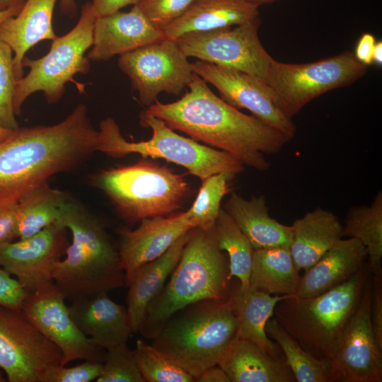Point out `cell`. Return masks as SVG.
<instances>
[{"label":"cell","mask_w":382,"mask_h":382,"mask_svg":"<svg viewBox=\"0 0 382 382\" xmlns=\"http://www.w3.org/2000/svg\"><path fill=\"white\" fill-rule=\"evenodd\" d=\"M188 88L178 100L162 103L157 100L144 111L171 129L226 151L260 171L271 166L266 156L279 153L290 141L279 130L218 97L196 74Z\"/></svg>","instance_id":"6da1fadb"},{"label":"cell","mask_w":382,"mask_h":382,"mask_svg":"<svg viewBox=\"0 0 382 382\" xmlns=\"http://www.w3.org/2000/svg\"><path fill=\"white\" fill-rule=\"evenodd\" d=\"M98 137L82 103L57 124L19 127L0 143V197L18 199L52 175L77 168L98 151Z\"/></svg>","instance_id":"7a4b0ae2"},{"label":"cell","mask_w":382,"mask_h":382,"mask_svg":"<svg viewBox=\"0 0 382 382\" xmlns=\"http://www.w3.org/2000/svg\"><path fill=\"white\" fill-rule=\"evenodd\" d=\"M57 224L71 233L65 257L52 272L53 282L66 299L74 302L124 285L118 248L93 214L69 196Z\"/></svg>","instance_id":"3957f363"},{"label":"cell","mask_w":382,"mask_h":382,"mask_svg":"<svg viewBox=\"0 0 382 382\" xmlns=\"http://www.w3.org/2000/svg\"><path fill=\"white\" fill-rule=\"evenodd\" d=\"M214 225L192 229L168 282L149 304L140 331L153 333L195 303L228 298V262L218 245Z\"/></svg>","instance_id":"277c9868"},{"label":"cell","mask_w":382,"mask_h":382,"mask_svg":"<svg viewBox=\"0 0 382 382\" xmlns=\"http://www.w3.org/2000/svg\"><path fill=\"white\" fill-rule=\"evenodd\" d=\"M229 296L195 303L175 313L152 333L153 344L195 378L218 365L236 337Z\"/></svg>","instance_id":"5b68a950"},{"label":"cell","mask_w":382,"mask_h":382,"mask_svg":"<svg viewBox=\"0 0 382 382\" xmlns=\"http://www.w3.org/2000/svg\"><path fill=\"white\" fill-rule=\"evenodd\" d=\"M368 279L364 266L347 281L318 296H288L277 304L273 317L306 352L326 363Z\"/></svg>","instance_id":"8992f818"},{"label":"cell","mask_w":382,"mask_h":382,"mask_svg":"<svg viewBox=\"0 0 382 382\" xmlns=\"http://www.w3.org/2000/svg\"><path fill=\"white\" fill-rule=\"evenodd\" d=\"M91 180L129 224L177 213L193 193L184 175L145 158L102 170Z\"/></svg>","instance_id":"52a82bcc"},{"label":"cell","mask_w":382,"mask_h":382,"mask_svg":"<svg viewBox=\"0 0 382 382\" xmlns=\"http://www.w3.org/2000/svg\"><path fill=\"white\" fill-rule=\"evenodd\" d=\"M139 118L141 127L151 129L149 139L127 141L115 120L108 117L99 125L98 151L112 158L138 154L145 158H162L185 168L202 181L214 174L228 173L236 175L244 170L243 163L226 151L180 136L163 120L145 111L140 112Z\"/></svg>","instance_id":"ba28073f"},{"label":"cell","mask_w":382,"mask_h":382,"mask_svg":"<svg viewBox=\"0 0 382 382\" xmlns=\"http://www.w3.org/2000/svg\"><path fill=\"white\" fill-rule=\"evenodd\" d=\"M96 18L91 2L85 3L76 25L53 40L45 55L37 59L24 57L23 67L30 70L16 82L13 96L16 115H21L23 103L35 92H43L47 102L52 104L60 100L68 82H74L81 93L84 91V86L75 82L74 76L89 71L90 60L85 54L93 45Z\"/></svg>","instance_id":"9c48e42d"},{"label":"cell","mask_w":382,"mask_h":382,"mask_svg":"<svg viewBox=\"0 0 382 382\" xmlns=\"http://www.w3.org/2000/svg\"><path fill=\"white\" fill-rule=\"evenodd\" d=\"M367 66L345 51L316 62L291 64L272 59L265 83L289 119L306 104L328 91L346 87L364 76Z\"/></svg>","instance_id":"30bf717a"},{"label":"cell","mask_w":382,"mask_h":382,"mask_svg":"<svg viewBox=\"0 0 382 382\" xmlns=\"http://www.w3.org/2000/svg\"><path fill=\"white\" fill-rule=\"evenodd\" d=\"M260 23L257 17L234 28L189 33L176 42L187 57L236 69L265 82L273 58L260 40Z\"/></svg>","instance_id":"8fae6325"},{"label":"cell","mask_w":382,"mask_h":382,"mask_svg":"<svg viewBox=\"0 0 382 382\" xmlns=\"http://www.w3.org/2000/svg\"><path fill=\"white\" fill-rule=\"evenodd\" d=\"M62 353L21 309L0 306V368L9 382H43Z\"/></svg>","instance_id":"7c38bea8"},{"label":"cell","mask_w":382,"mask_h":382,"mask_svg":"<svg viewBox=\"0 0 382 382\" xmlns=\"http://www.w3.org/2000/svg\"><path fill=\"white\" fill-rule=\"evenodd\" d=\"M187 58L176 41L163 38L120 55L118 66L149 107L161 93L179 95L188 87L195 73Z\"/></svg>","instance_id":"4fadbf2b"},{"label":"cell","mask_w":382,"mask_h":382,"mask_svg":"<svg viewBox=\"0 0 382 382\" xmlns=\"http://www.w3.org/2000/svg\"><path fill=\"white\" fill-rule=\"evenodd\" d=\"M371 279L326 361L328 382H381L382 350L370 321Z\"/></svg>","instance_id":"5bb4252c"},{"label":"cell","mask_w":382,"mask_h":382,"mask_svg":"<svg viewBox=\"0 0 382 382\" xmlns=\"http://www.w3.org/2000/svg\"><path fill=\"white\" fill-rule=\"evenodd\" d=\"M66 298L54 282L28 293L21 310L62 353L61 366L75 360L102 362L103 349L91 342L73 320Z\"/></svg>","instance_id":"9a60e30c"},{"label":"cell","mask_w":382,"mask_h":382,"mask_svg":"<svg viewBox=\"0 0 382 382\" xmlns=\"http://www.w3.org/2000/svg\"><path fill=\"white\" fill-rule=\"evenodd\" d=\"M191 65L193 72L214 86L225 102L237 109H247L290 140L294 137L295 124L277 106L265 81L244 72L203 61L197 60Z\"/></svg>","instance_id":"2e32d148"},{"label":"cell","mask_w":382,"mask_h":382,"mask_svg":"<svg viewBox=\"0 0 382 382\" xmlns=\"http://www.w3.org/2000/svg\"><path fill=\"white\" fill-rule=\"evenodd\" d=\"M67 228L50 225L35 235L0 245V267L14 276L31 293L53 282L57 262L69 245Z\"/></svg>","instance_id":"e0dca14e"},{"label":"cell","mask_w":382,"mask_h":382,"mask_svg":"<svg viewBox=\"0 0 382 382\" xmlns=\"http://www.w3.org/2000/svg\"><path fill=\"white\" fill-rule=\"evenodd\" d=\"M134 230L119 229L117 245L125 283L139 266L163 255L183 234L197 226L186 212L141 220Z\"/></svg>","instance_id":"ac0fdd59"},{"label":"cell","mask_w":382,"mask_h":382,"mask_svg":"<svg viewBox=\"0 0 382 382\" xmlns=\"http://www.w3.org/2000/svg\"><path fill=\"white\" fill-rule=\"evenodd\" d=\"M164 38L137 5L128 12L97 17L93 45L87 57L93 61H107Z\"/></svg>","instance_id":"d6986e66"},{"label":"cell","mask_w":382,"mask_h":382,"mask_svg":"<svg viewBox=\"0 0 382 382\" xmlns=\"http://www.w3.org/2000/svg\"><path fill=\"white\" fill-rule=\"evenodd\" d=\"M69 308L78 328L96 346L108 351L127 345L132 330L127 308L108 293L71 302Z\"/></svg>","instance_id":"ffe728a7"},{"label":"cell","mask_w":382,"mask_h":382,"mask_svg":"<svg viewBox=\"0 0 382 382\" xmlns=\"http://www.w3.org/2000/svg\"><path fill=\"white\" fill-rule=\"evenodd\" d=\"M258 8L248 0H195L161 30L165 39L176 41L189 33L231 28L251 21L258 17Z\"/></svg>","instance_id":"44dd1931"},{"label":"cell","mask_w":382,"mask_h":382,"mask_svg":"<svg viewBox=\"0 0 382 382\" xmlns=\"http://www.w3.org/2000/svg\"><path fill=\"white\" fill-rule=\"evenodd\" d=\"M192 229L183 234L160 257L139 266L126 282L129 286L126 308L132 332H140L149 304L177 265Z\"/></svg>","instance_id":"7402d4cb"},{"label":"cell","mask_w":382,"mask_h":382,"mask_svg":"<svg viewBox=\"0 0 382 382\" xmlns=\"http://www.w3.org/2000/svg\"><path fill=\"white\" fill-rule=\"evenodd\" d=\"M366 257V250L359 240L340 239L304 272L295 296H318L344 283L364 266Z\"/></svg>","instance_id":"603a6c76"},{"label":"cell","mask_w":382,"mask_h":382,"mask_svg":"<svg viewBox=\"0 0 382 382\" xmlns=\"http://www.w3.org/2000/svg\"><path fill=\"white\" fill-rule=\"evenodd\" d=\"M57 0H26L18 14L0 23V39L13 52L17 80L23 77V60L26 52L38 42L54 40L52 16Z\"/></svg>","instance_id":"cb8c5ba5"},{"label":"cell","mask_w":382,"mask_h":382,"mask_svg":"<svg viewBox=\"0 0 382 382\" xmlns=\"http://www.w3.org/2000/svg\"><path fill=\"white\" fill-rule=\"evenodd\" d=\"M224 209L246 236L253 249L290 247L293 238L291 226L282 224L270 216L263 195L246 199L233 192Z\"/></svg>","instance_id":"d4e9b609"},{"label":"cell","mask_w":382,"mask_h":382,"mask_svg":"<svg viewBox=\"0 0 382 382\" xmlns=\"http://www.w3.org/2000/svg\"><path fill=\"white\" fill-rule=\"evenodd\" d=\"M291 253L296 268L305 272L343 237V226L332 212L317 207L295 220Z\"/></svg>","instance_id":"484cf974"},{"label":"cell","mask_w":382,"mask_h":382,"mask_svg":"<svg viewBox=\"0 0 382 382\" xmlns=\"http://www.w3.org/2000/svg\"><path fill=\"white\" fill-rule=\"evenodd\" d=\"M218 365L230 382H293L285 359L265 353L251 341L236 337Z\"/></svg>","instance_id":"4316f807"},{"label":"cell","mask_w":382,"mask_h":382,"mask_svg":"<svg viewBox=\"0 0 382 382\" xmlns=\"http://www.w3.org/2000/svg\"><path fill=\"white\" fill-rule=\"evenodd\" d=\"M288 296L270 295L248 286H238L229 294L236 318V337L253 342L265 353L279 357L276 344L267 336L265 325L273 317L277 304Z\"/></svg>","instance_id":"83f0119b"},{"label":"cell","mask_w":382,"mask_h":382,"mask_svg":"<svg viewBox=\"0 0 382 382\" xmlns=\"http://www.w3.org/2000/svg\"><path fill=\"white\" fill-rule=\"evenodd\" d=\"M290 247L254 249L250 286L270 295H295L300 281Z\"/></svg>","instance_id":"f1b7e54d"},{"label":"cell","mask_w":382,"mask_h":382,"mask_svg":"<svg viewBox=\"0 0 382 382\" xmlns=\"http://www.w3.org/2000/svg\"><path fill=\"white\" fill-rule=\"evenodd\" d=\"M66 192L48 182L31 189L18 199L17 238L24 239L59 221Z\"/></svg>","instance_id":"f546056e"},{"label":"cell","mask_w":382,"mask_h":382,"mask_svg":"<svg viewBox=\"0 0 382 382\" xmlns=\"http://www.w3.org/2000/svg\"><path fill=\"white\" fill-rule=\"evenodd\" d=\"M343 236L359 240L364 246L374 275L382 274V192L370 205H357L348 211Z\"/></svg>","instance_id":"4dcf8cb0"},{"label":"cell","mask_w":382,"mask_h":382,"mask_svg":"<svg viewBox=\"0 0 382 382\" xmlns=\"http://www.w3.org/2000/svg\"><path fill=\"white\" fill-rule=\"evenodd\" d=\"M214 227L218 245L228 257L230 278H238L242 286H249L254 250L252 245L224 209H221Z\"/></svg>","instance_id":"1f68e13d"},{"label":"cell","mask_w":382,"mask_h":382,"mask_svg":"<svg viewBox=\"0 0 382 382\" xmlns=\"http://www.w3.org/2000/svg\"><path fill=\"white\" fill-rule=\"evenodd\" d=\"M267 336L282 350L285 361L298 382H328L327 364L306 352L274 318L265 325Z\"/></svg>","instance_id":"d6a6232c"},{"label":"cell","mask_w":382,"mask_h":382,"mask_svg":"<svg viewBox=\"0 0 382 382\" xmlns=\"http://www.w3.org/2000/svg\"><path fill=\"white\" fill-rule=\"evenodd\" d=\"M235 175L220 173L204 180L191 207L186 211L189 219L197 227L212 226L221 210V202L229 192L231 181Z\"/></svg>","instance_id":"836d02e7"},{"label":"cell","mask_w":382,"mask_h":382,"mask_svg":"<svg viewBox=\"0 0 382 382\" xmlns=\"http://www.w3.org/2000/svg\"><path fill=\"white\" fill-rule=\"evenodd\" d=\"M139 370L147 382H192L193 377L152 345L138 339L132 350Z\"/></svg>","instance_id":"e575fe53"},{"label":"cell","mask_w":382,"mask_h":382,"mask_svg":"<svg viewBox=\"0 0 382 382\" xmlns=\"http://www.w3.org/2000/svg\"><path fill=\"white\" fill-rule=\"evenodd\" d=\"M13 53L11 47L0 39V127L14 131L19 125L13 109L18 80L14 73Z\"/></svg>","instance_id":"d590c367"},{"label":"cell","mask_w":382,"mask_h":382,"mask_svg":"<svg viewBox=\"0 0 382 382\" xmlns=\"http://www.w3.org/2000/svg\"><path fill=\"white\" fill-rule=\"evenodd\" d=\"M98 382H144L133 352L127 345L105 353Z\"/></svg>","instance_id":"8d00e7d4"},{"label":"cell","mask_w":382,"mask_h":382,"mask_svg":"<svg viewBox=\"0 0 382 382\" xmlns=\"http://www.w3.org/2000/svg\"><path fill=\"white\" fill-rule=\"evenodd\" d=\"M195 0H140L136 5L158 29L180 16Z\"/></svg>","instance_id":"74e56055"},{"label":"cell","mask_w":382,"mask_h":382,"mask_svg":"<svg viewBox=\"0 0 382 382\" xmlns=\"http://www.w3.org/2000/svg\"><path fill=\"white\" fill-rule=\"evenodd\" d=\"M103 363L85 360L83 363L66 367L57 366L46 374L43 382H90L96 381L100 375Z\"/></svg>","instance_id":"f35d334b"},{"label":"cell","mask_w":382,"mask_h":382,"mask_svg":"<svg viewBox=\"0 0 382 382\" xmlns=\"http://www.w3.org/2000/svg\"><path fill=\"white\" fill-rule=\"evenodd\" d=\"M28 295L19 282L0 267V306L21 309Z\"/></svg>","instance_id":"ab89813d"},{"label":"cell","mask_w":382,"mask_h":382,"mask_svg":"<svg viewBox=\"0 0 382 382\" xmlns=\"http://www.w3.org/2000/svg\"><path fill=\"white\" fill-rule=\"evenodd\" d=\"M18 199L0 197V245L17 238Z\"/></svg>","instance_id":"60d3db41"},{"label":"cell","mask_w":382,"mask_h":382,"mask_svg":"<svg viewBox=\"0 0 382 382\" xmlns=\"http://www.w3.org/2000/svg\"><path fill=\"white\" fill-rule=\"evenodd\" d=\"M370 321L375 340L382 350V278L376 275L371 279Z\"/></svg>","instance_id":"b9f144b4"},{"label":"cell","mask_w":382,"mask_h":382,"mask_svg":"<svg viewBox=\"0 0 382 382\" xmlns=\"http://www.w3.org/2000/svg\"><path fill=\"white\" fill-rule=\"evenodd\" d=\"M376 43L375 37L371 33H364L359 38L354 54L358 62L365 66L373 63V52Z\"/></svg>","instance_id":"7bdbcfd3"},{"label":"cell","mask_w":382,"mask_h":382,"mask_svg":"<svg viewBox=\"0 0 382 382\" xmlns=\"http://www.w3.org/2000/svg\"><path fill=\"white\" fill-rule=\"evenodd\" d=\"M140 0H92V6L97 17H102L119 11L128 5H136Z\"/></svg>","instance_id":"ee69618b"},{"label":"cell","mask_w":382,"mask_h":382,"mask_svg":"<svg viewBox=\"0 0 382 382\" xmlns=\"http://www.w3.org/2000/svg\"><path fill=\"white\" fill-rule=\"evenodd\" d=\"M195 381L230 382V380L223 369L219 365H215L202 371L198 376L195 378Z\"/></svg>","instance_id":"f6af8a7d"},{"label":"cell","mask_w":382,"mask_h":382,"mask_svg":"<svg viewBox=\"0 0 382 382\" xmlns=\"http://www.w3.org/2000/svg\"><path fill=\"white\" fill-rule=\"evenodd\" d=\"M26 0H0V11L23 6Z\"/></svg>","instance_id":"bcb514c9"},{"label":"cell","mask_w":382,"mask_h":382,"mask_svg":"<svg viewBox=\"0 0 382 382\" xmlns=\"http://www.w3.org/2000/svg\"><path fill=\"white\" fill-rule=\"evenodd\" d=\"M61 8L63 12L69 16H72L76 10V5L74 0H62Z\"/></svg>","instance_id":"7dc6e473"},{"label":"cell","mask_w":382,"mask_h":382,"mask_svg":"<svg viewBox=\"0 0 382 382\" xmlns=\"http://www.w3.org/2000/svg\"><path fill=\"white\" fill-rule=\"evenodd\" d=\"M373 62L378 66L382 64V42L381 40L376 42L374 45L373 52Z\"/></svg>","instance_id":"c3c4849f"},{"label":"cell","mask_w":382,"mask_h":382,"mask_svg":"<svg viewBox=\"0 0 382 382\" xmlns=\"http://www.w3.org/2000/svg\"><path fill=\"white\" fill-rule=\"evenodd\" d=\"M22 7L23 6L15 7L6 11H0V23L6 18L18 14Z\"/></svg>","instance_id":"681fc988"},{"label":"cell","mask_w":382,"mask_h":382,"mask_svg":"<svg viewBox=\"0 0 382 382\" xmlns=\"http://www.w3.org/2000/svg\"><path fill=\"white\" fill-rule=\"evenodd\" d=\"M15 131V130H14ZM13 131L0 127V143L7 139Z\"/></svg>","instance_id":"f907efd6"},{"label":"cell","mask_w":382,"mask_h":382,"mask_svg":"<svg viewBox=\"0 0 382 382\" xmlns=\"http://www.w3.org/2000/svg\"><path fill=\"white\" fill-rule=\"evenodd\" d=\"M248 1L260 6L262 4L272 3L277 0H248Z\"/></svg>","instance_id":"816d5d0a"}]
</instances>
